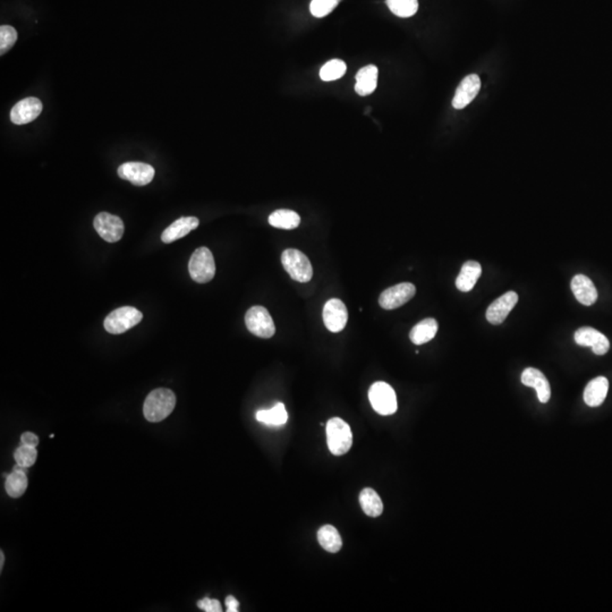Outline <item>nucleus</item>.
Here are the masks:
<instances>
[{
	"label": "nucleus",
	"mask_w": 612,
	"mask_h": 612,
	"mask_svg": "<svg viewBox=\"0 0 612 612\" xmlns=\"http://www.w3.org/2000/svg\"><path fill=\"white\" fill-rule=\"evenodd\" d=\"M416 294V287L411 283H401L389 287L379 297V304L384 310H395L411 301Z\"/></svg>",
	"instance_id": "1a4fd4ad"
},
{
	"label": "nucleus",
	"mask_w": 612,
	"mask_h": 612,
	"mask_svg": "<svg viewBox=\"0 0 612 612\" xmlns=\"http://www.w3.org/2000/svg\"><path fill=\"white\" fill-rule=\"evenodd\" d=\"M327 443L334 456L347 454L353 445L351 426L340 418H330L327 423Z\"/></svg>",
	"instance_id": "f03ea898"
},
{
	"label": "nucleus",
	"mask_w": 612,
	"mask_h": 612,
	"mask_svg": "<svg viewBox=\"0 0 612 612\" xmlns=\"http://www.w3.org/2000/svg\"><path fill=\"white\" fill-rule=\"evenodd\" d=\"M176 406V396L172 390L159 388L149 394L143 406L144 418L157 423L168 418Z\"/></svg>",
	"instance_id": "f257e3e1"
},
{
	"label": "nucleus",
	"mask_w": 612,
	"mask_h": 612,
	"mask_svg": "<svg viewBox=\"0 0 612 612\" xmlns=\"http://www.w3.org/2000/svg\"><path fill=\"white\" fill-rule=\"evenodd\" d=\"M339 1L340 0H312L310 11L313 16L321 19L330 14Z\"/></svg>",
	"instance_id": "7c9ffc66"
},
{
	"label": "nucleus",
	"mask_w": 612,
	"mask_h": 612,
	"mask_svg": "<svg viewBox=\"0 0 612 612\" xmlns=\"http://www.w3.org/2000/svg\"><path fill=\"white\" fill-rule=\"evenodd\" d=\"M93 226L101 238L108 243H116L122 240L125 231L122 220L108 212H100L97 214Z\"/></svg>",
	"instance_id": "6e6552de"
},
{
	"label": "nucleus",
	"mask_w": 612,
	"mask_h": 612,
	"mask_svg": "<svg viewBox=\"0 0 612 612\" xmlns=\"http://www.w3.org/2000/svg\"><path fill=\"white\" fill-rule=\"evenodd\" d=\"M300 223H301V217L292 210H277L269 216V223L275 228L292 231L297 228Z\"/></svg>",
	"instance_id": "bb28decb"
},
{
	"label": "nucleus",
	"mask_w": 612,
	"mask_h": 612,
	"mask_svg": "<svg viewBox=\"0 0 612 612\" xmlns=\"http://www.w3.org/2000/svg\"><path fill=\"white\" fill-rule=\"evenodd\" d=\"M4 561H5V558H4V552L3 551H0V569H3Z\"/></svg>",
	"instance_id": "c9c22d12"
},
{
	"label": "nucleus",
	"mask_w": 612,
	"mask_h": 612,
	"mask_svg": "<svg viewBox=\"0 0 612 612\" xmlns=\"http://www.w3.org/2000/svg\"><path fill=\"white\" fill-rule=\"evenodd\" d=\"M522 384L527 387L534 388L537 390L539 401L542 403H548L551 397V388L548 379L534 367H527L522 374Z\"/></svg>",
	"instance_id": "dca6fc26"
},
{
	"label": "nucleus",
	"mask_w": 612,
	"mask_h": 612,
	"mask_svg": "<svg viewBox=\"0 0 612 612\" xmlns=\"http://www.w3.org/2000/svg\"><path fill=\"white\" fill-rule=\"evenodd\" d=\"M571 286L577 301L583 305H593L598 300V290L592 280L586 275H575L571 280Z\"/></svg>",
	"instance_id": "f3484780"
},
{
	"label": "nucleus",
	"mask_w": 612,
	"mask_h": 612,
	"mask_svg": "<svg viewBox=\"0 0 612 612\" xmlns=\"http://www.w3.org/2000/svg\"><path fill=\"white\" fill-rule=\"evenodd\" d=\"M369 401L378 414L387 416L397 412V396L395 390L386 382L379 381L371 386L369 390Z\"/></svg>",
	"instance_id": "423d86ee"
},
{
	"label": "nucleus",
	"mask_w": 612,
	"mask_h": 612,
	"mask_svg": "<svg viewBox=\"0 0 612 612\" xmlns=\"http://www.w3.org/2000/svg\"><path fill=\"white\" fill-rule=\"evenodd\" d=\"M387 5L390 11L399 17L413 16L418 9V0H387Z\"/></svg>",
	"instance_id": "c85d7f7f"
},
{
	"label": "nucleus",
	"mask_w": 612,
	"mask_h": 612,
	"mask_svg": "<svg viewBox=\"0 0 612 612\" xmlns=\"http://www.w3.org/2000/svg\"><path fill=\"white\" fill-rule=\"evenodd\" d=\"M36 457H38V451L36 447H30V445H21L19 448L15 450L14 458L17 464L21 465L23 468H31L36 463Z\"/></svg>",
	"instance_id": "c756f323"
},
{
	"label": "nucleus",
	"mask_w": 612,
	"mask_h": 612,
	"mask_svg": "<svg viewBox=\"0 0 612 612\" xmlns=\"http://www.w3.org/2000/svg\"><path fill=\"white\" fill-rule=\"evenodd\" d=\"M574 338L579 346L592 347L593 353L596 355H604L609 351L610 342L607 337L591 327L579 328Z\"/></svg>",
	"instance_id": "ddd939ff"
},
{
	"label": "nucleus",
	"mask_w": 612,
	"mask_h": 612,
	"mask_svg": "<svg viewBox=\"0 0 612 612\" xmlns=\"http://www.w3.org/2000/svg\"><path fill=\"white\" fill-rule=\"evenodd\" d=\"M256 420L267 426H281L287 423L288 413L284 403H275L270 409H262L256 413Z\"/></svg>",
	"instance_id": "a878e982"
},
{
	"label": "nucleus",
	"mask_w": 612,
	"mask_h": 612,
	"mask_svg": "<svg viewBox=\"0 0 612 612\" xmlns=\"http://www.w3.org/2000/svg\"><path fill=\"white\" fill-rule=\"evenodd\" d=\"M118 176L137 186H145L152 181L154 168L143 162H126L118 168Z\"/></svg>",
	"instance_id": "9b49d317"
},
{
	"label": "nucleus",
	"mask_w": 612,
	"mask_h": 612,
	"mask_svg": "<svg viewBox=\"0 0 612 612\" xmlns=\"http://www.w3.org/2000/svg\"><path fill=\"white\" fill-rule=\"evenodd\" d=\"M518 302V295L515 292H507L504 295L497 298L487 310V320L491 325H501L506 320Z\"/></svg>",
	"instance_id": "4468645a"
},
{
	"label": "nucleus",
	"mask_w": 612,
	"mask_h": 612,
	"mask_svg": "<svg viewBox=\"0 0 612 612\" xmlns=\"http://www.w3.org/2000/svg\"><path fill=\"white\" fill-rule=\"evenodd\" d=\"M481 90V80L479 75L472 74L460 82L453 99V107L455 109H464L479 95Z\"/></svg>",
	"instance_id": "2eb2a0df"
},
{
	"label": "nucleus",
	"mask_w": 612,
	"mask_h": 612,
	"mask_svg": "<svg viewBox=\"0 0 612 612\" xmlns=\"http://www.w3.org/2000/svg\"><path fill=\"white\" fill-rule=\"evenodd\" d=\"M379 70L378 67L374 65H367L363 67L357 72V84H355V91L357 95H370L371 93L376 91V84H378Z\"/></svg>",
	"instance_id": "aec40b11"
},
{
	"label": "nucleus",
	"mask_w": 612,
	"mask_h": 612,
	"mask_svg": "<svg viewBox=\"0 0 612 612\" xmlns=\"http://www.w3.org/2000/svg\"><path fill=\"white\" fill-rule=\"evenodd\" d=\"M323 322L329 332H340L348 321V312L345 303L338 298H332L323 307Z\"/></svg>",
	"instance_id": "9d476101"
},
{
	"label": "nucleus",
	"mask_w": 612,
	"mask_h": 612,
	"mask_svg": "<svg viewBox=\"0 0 612 612\" xmlns=\"http://www.w3.org/2000/svg\"><path fill=\"white\" fill-rule=\"evenodd\" d=\"M191 278L199 284H206L213 279L216 275V263L211 250L208 248L195 250L189 263Z\"/></svg>",
	"instance_id": "39448f33"
},
{
	"label": "nucleus",
	"mask_w": 612,
	"mask_h": 612,
	"mask_svg": "<svg viewBox=\"0 0 612 612\" xmlns=\"http://www.w3.org/2000/svg\"><path fill=\"white\" fill-rule=\"evenodd\" d=\"M317 541L325 550L330 554H337L342 547L339 532L332 525H325L317 531Z\"/></svg>",
	"instance_id": "393cba45"
},
{
	"label": "nucleus",
	"mask_w": 612,
	"mask_h": 612,
	"mask_svg": "<svg viewBox=\"0 0 612 612\" xmlns=\"http://www.w3.org/2000/svg\"><path fill=\"white\" fill-rule=\"evenodd\" d=\"M226 607H227L228 612H237L240 608V602L237 601L234 596H227L226 598Z\"/></svg>",
	"instance_id": "f704fd0d"
},
{
	"label": "nucleus",
	"mask_w": 612,
	"mask_h": 612,
	"mask_svg": "<svg viewBox=\"0 0 612 612\" xmlns=\"http://www.w3.org/2000/svg\"><path fill=\"white\" fill-rule=\"evenodd\" d=\"M199 221L198 218L195 217H181L179 220L174 221L168 228L164 229L162 235V241L166 244L175 242V241L181 240L183 237L189 235L191 231L198 228Z\"/></svg>",
	"instance_id": "a211bd4d"
},
{
	"label": "nucleus",
	"mask_w": 612,
	"mask_h": 612,
	"mask_svg": "<svg viewBox=\"0 0 612 612\" xmlns=\"http://www.w3.org/2000/svg\"><path fill=\"white\" fill-rule=\"evenodd\" d=\"M609 390V381L604 376H598L589 382L584 390V401L587 406L598 407L603 403Z\"/></svg>",
	"instance_id": "6ab92c4d"
},
{
	"label": "nucleus",
	"mask_w": 612,
	"mask_h": 612,
	"mask_svg": "<svg viewBox=\"0 0 612 612\" xmlns=\"http://www.w3.org/2000/svg\"><path fill=\"white\" fill-rule=\"evenodd\" d=\"M198 607L206 612H221L223 607L216 598H204L198 602Z\"/></svg>",
	"instance_id": "473e14b6"
},
{
	"label": "nucleus",
	"mask_w": 612,
	"mask_h": 612,
	"mask_svg": "<svg viewBox=\"0 0 612 612\" xmlns=\"http://www.w3.org/2000/svg\"><path fill=\"white\" fill-rule=\"evenodd\" d=\"M359 504L362 507L365 515L370 517H378L384 512V504L378 493L371 487H365L362 492L359 493Z\"/></svg>",
	"instance_id": "b1692460"
},
{
	"label": "nucleus",
	"mask_w": 612,
	"mask_h": 612,
	"mask_svg": "<svg viewBox=\"0 0 612 612\" xmlns=\"http://www.w3.org/2000/svg\"><path fill=\"white\" fill-rule=\"evenodd\" d=\"M42 108L43 106L38 97H26L11 108V120L16 125L28 124L39 117Z\"/></svg>",
	"instance_id": "f8f14e48"
},
{
	"label": "nucleus",
	"mask_w": 612,
	"mask_h": 612,
	"mask_svg": "<svg viewBox=\"0 0 612 612\" xmlns=\"http://www.w3.org/2000/svg\"><path fill=\"white\" fill-rule=\"evenodd\" d=\"M28 468H23L17 464L13 472L7 476L5 483L6 492L11 498H20L26 493L28 487V476H26Z\"/></svg>",
	"instance_id": "4be33fe9"
},
{
	"label": "nucleus",
	"mask_w": 612,
	"mask_h": 612,
	"mask_svg": "<svg viewBox=\"0 0 612 612\" xmlns=\"http://www.w3.org/2000/svg\"><path fill=\"white\" fill-rule=\"evenodd\" d=\"M482 267L479 262L468 261L463 265L456 279V287L460 292H468L473 290L478 279L481 277Z\"/></svg>",
	"instance_id": "412c9836"
},
{
	"label": "nucleus",
	"mask_w": 612,
	"mask_h": 612,
	"mask_svg": "<svg viewBox=\"0 0 612 612\" xmlns=\"http://www.w3.org/2000/svg\"><path fill=\"white\" fill-rule=\"evenodd\" d=\"M245 325L250 334L260 338H271L275 334V326L273 317L263 306L250 307L245 315Z\"/></svg>",
	"instance_id": "0eeeda50"
},
{
	"label": "nucleus",
	"mask_w": 612,
	"mask_h": 612,
	"mask_svg": "<svg viewBox=\"0 0 612 612\" xmlns=\"http://www.w3.org/2000/svg\"><path fill=\"white\" fill-rule=\"evenodd\" d=\"M285 270L298 283H309L313 275V268L309 258L301 250L288 248L281 254Z\"/></svg>",
	"instance_id": "7ed1b4c3"
},
{
	"label": "nucleus",
	"mask_w": 612,
	"mask_h": 612,
	"mask_svg": "<svg viewBox=\"0 0 612 612\" xmlns=\"http://www.w3.org/2000/svg\"><path fill=\"white\" fill-rule=\"evenodd\" d=\"M346 70H347V66L344 61L339 60V59H332V60H329L328 63L323 65L322 68H321V80L326 82L334 81V80H338V78L345 75Z\"/></svg>",
	"instance_id": "cd10ccee"
},
{
	"label": "nucleus",
	"mask_w": 612,
	"mask_h": 612,
	"mask_svg": "<svg viewBox=\"0 0 612 612\" xmlns=\"http://www.w3.org/2000/svg\"><path fill=\"white\" fill-rule=\"evenodd\" d=\"M438 328H439L438 321L433 317H428L413 327L409 332V339L412 340L415 345H423L433 339L437 334Z\"/></svg>",
	"instance_id": "5701e85b"
},
{
	"label": "nucleus",
	"mask_w": 612,
	"mask_h": 612,
	"mask_svg": "<svg viewBox=\"0 0 612 612\" xmlns=\"http://www.w3.org/2000/svg\"><path fill=\"white\" fill-rule=\"evenodd\" d=\"M21 441H22V445L36 447V445H39V438L36 437V434L32 433V432L23 433L22 437H21Z\"/></svg>",
	"instance_id": "72a5a7b5"
},
{
	"label": "nucleus",
	"mask_w": 612,
	"mask_h": 612,
	"mask_svg": "<svg viewBox=\"0 0 612 612\" xmlns=\"http://www.w3.org/2000/svg\"><path fill=\"white\" fill-rule=\"evenodd\" d=\"M143 315L133 306H122L106 317L103 326L109 334H120L139 325Z\"/></svg>",
	"instance_id": "20e7f679"
},
{
	"label": "nucleus",
	"mask_w": 612,
	"mask_h": 612,
	"mask_svg": "<svg viewBox=\"0 0 612 612\" xmlns=\"http://www.w3.org/2000/svg\"><path fill=\"white\" fill-rule=\"evenodd\" d=\"M17 32L13 26H1L0 28V53L5 55L15 45Z\"/></svg>",
	"instance_id": "2f4dec72"
}]
</instances>
